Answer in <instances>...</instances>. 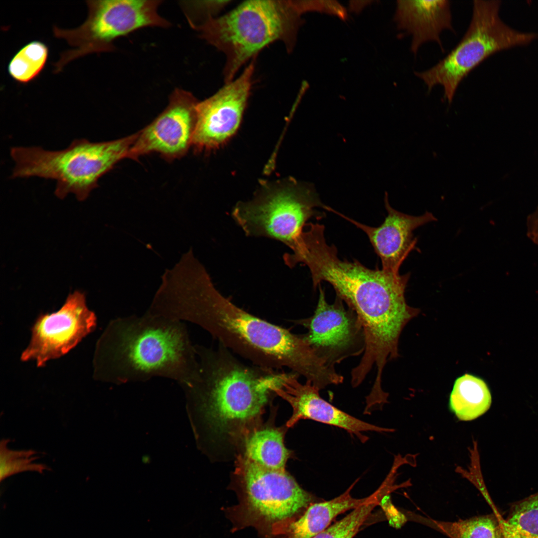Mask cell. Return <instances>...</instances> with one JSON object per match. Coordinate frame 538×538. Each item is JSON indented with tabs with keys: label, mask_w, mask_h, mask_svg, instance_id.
Masks as SVG:
<instances>
[{
	"label": "cell",
	"mask_w": 538,
	"mask_h": 538,
	"mask_svg": "<svg viewBox=\"0 0 538 538\" xmlns=\"http://www.w3.org/2000/svg\"><path fill=\"white\" fill-rule=\"evenodd\" d=\"M324 229L319 223L309 224L291 263L308 267L314 289L323 281L331 284L337 296L355 312L365 338V350L356 371L366 376L374 367L377 377H381L388 362L399 356L403 330L419 312L405 298L410 273L371 269L356 260H340L336 247L327 243Z\"/></svg>",
	"instance_id": "obj_1"
},
{
	"label": "cell",
	"mask_w": 538,
	"mask_h": 538,
	"mask_svg": "<svg viewBox=\"0 0 538 538\" xmlns=\"http://www.w3.org/2000/svg\"><path fill=\"white\" fill-rule=\"evenodd\" d=\"M175 318L195 324L233 353L254 365L279 371L285 367L317 384L329 368L302 335H296L242 309L200 276L180 297Z\"/></svg>",
	"instance_id": "obj_2"
},
{
	"label": "cell",
	"mask_w": 538,
	"mask_h": 538,
	"mask_svg": "<svg viewBox=\"0 0 538 538\" xmlns=\"http://www.w3.org/2000/svg\"><path fill=\"white\" fill-rule=\"evenodd\" d=\"M195 349L199 376L183 387L203 410L219 459L236 458L244 436L261 422L273 389L286 373L248 366L220 343L216 348L197 344Z\"/></svg>",
	"instance_id": "obj_3"
},
{
	"label": "cell",
	"mask_w": 538,
	"mask_h": 538,
	"mask_svg": "<svg viewBox=\"0 0 538 538\" xmlns=\"http://www.w3.org/2000/svg\"><path fill=\"white\" fill-rule=\"evenodd\" d=\"M94 366L96 379L115 384L160 377L184 386L200 373L186 325L147 311L109 322L97 343Z\"/></svg>",
	"instance_id": "obj_4"
},
{
	"label": "cell",
	"mask_w": 538,
	"mask_h": 538,
	"mask_svg": "<svg viewBox=\"0 0 538 538\" xmlns=\"http://www.w3.org/2000/svg\"><path fill=\"white\" fill-rule=\"evenodd\" d=\"M292 0H248L220 17L196 27L201 37L226 56V83L267 45L282 41L288 52L294 48L303 23Z\"/></svg>",
	"instance_id": "obj_5"
},
{
	"label": "cell",
	"mask_w": 538,
	"mask_h": 538,
	"mask_svg": "<svg viewBox=\"0 0 538 538\" xmlns=\"http://www.w3.org/2000/svg\"><path fill=\"white\" fill-rule=\"evenodd\" d=\"M232 478L238 502L225 512L233 532L252 527L261 538H277L314 503L285 469L267 468L241 455Z\"/></svg>",
	"instance_id": "obj_6"
},
{
	"label": "cell",
	"mask_w": 538,
	"mask_h": 538,
	"mask_svg": "<svg viewBox=\"0 0 538 538\" xmlns=\"http://www.w3.org/2000/svg\"><path fill=\"white\" fill-rule=\"evenodd\" d=\"M137 135L98 142L76 139L67 148L56 151L38 146L12 147L10 155L14 166L11 178L54 180V194L58 198L73 193L78 200L84 201L98 186L99 179L127 157Z\"/></svg>",
	"instance_id": "obj_7"
},
{
	"label": "cell",
	"mask_w": 538,
	"mask_h": 538,
	"mask_svg": "<svg viewBox=\"0 0 538 538\" xmlns=\"http://www.w3.org/2000/svg\"><path fill=\"white\" fill-rule=\"evenodd\" d=\"M501 2L500 0H474L470 23L459 43L433 67L414 72L428 92L441 85L444 98L450 104L461 82L487 58L538 39V32L520 31L505 23L499 15Z\"/></svg>",
	"instance_id": "obj_8"
},
{
	"label": "cell",
	"mask_w": 538,
	"mask_h": 538,
	"mask_svg": "<svg viewBox=\"0 0 538 538\" xmlns=\"http://www.w3.org/2000/svg\"><path fill=\"white\" fill-rule=\"evenodd\" d=\"M263 183L252 200L236 204L232 218L247 236L274 239L291 250L307 221L323 216L316 209L327 206L311 183L292 178Z\"/></svg>",
	"instance_id": "obj_9"
},
{
	"label": "cell",
	"mask_w": 538,
	"mask_h": 538,
	"mask_svg": "<svg viewBox=\"0 0 538 538\" xmlns=\"http://www.w3.org/2000/svg\"><path fill=\"white\" fill-rule=\"evenodd\" d=\"M161 1L144 0H87L88 15L80 26L63 29L54 26L55 37L65 40L73 49L61 53L54 65L58 73L69 62L93 53L113 51L114 40L140 28L167 27L170 23L157 9Z\"/></svg>",
	"instance_id": "obj_10"
},
{
	"label": "cell",
	"mask_w": 538,
	"mask_h": 538,
	"mask_svg": "<svg viewBox=\"0 0 538 538\" xmlns=\"http://www.w3.org/2000/svg\"><path fill=\"white\" fill-rule=\"evenodd\" d=\"M97 318L87 306L84 292L70 293L57 311L40 315L31 328V337L22 352V361H35L41 367L74 348L95 330Z\"/></svg>",
	"instance_id": "obj_11"
},
{
	"label": "cell",
	"mask_w": 538,
	"mask_h": 538,
	"mask_svg": "<svg viewBox=\"0 0 538 538\" xmlns=\"http://www.w3.org/2000/svg\"><path fill=\"white\" fill-rule=\"evenodd\" d=\"M318 286L314 314L297 320V323L307 329V332L302 335L315 354L335 367L344 359L364 353V332L355 312L349 307L346 309L337 296L333 303H328L323 288L320 284Z\"/></svg>",
	"instance_id": "obj_12"
},
{
	"label": "cell",
	"mask_w": 538,
	"mask_h": 538,
	"mask_svg": "<svg viewBox=\"0 0 538 538\" xmlns=\"http://www.w3.org/2000/svg\"><path fill=\"white\" fill-rule=\"evenodd\" d=\"M198 103L191 93L175 89L164 110L137 132L127 157L137 159L156 152L172 160L185 155L192 145Z\"/></svg>",
	"instance_id": "obj_13"
},
{
	"label": "cell",
	"mask_w": 538,
	"mask_h": 538,
	"mask_svg": "<svg viewBox=\"0 0 538 538\" xmlns=\"http://www.w3.org/2000/svg\"><path fill=\"white\" fill-rule=\"evenodd\" d=\"M254 65L253 61L238 78L199 102L192 145L196 151L218 147L237 132L250 94Z\"/></svg>",
	"instance_id": "obj_14"
},
{
	"label": "cell",
	"mask_w": 538,
	"mask_h": 538,
	"mask_svg": "<svg viewBox=\"0 0 538 538\" xmlns=\"http://www.w3.org/2000/svg\"><path fill=\"white\" fill-rule=\"evenodd\" d=\"M299 375L287 373L280 384L273 389L275 395L286 401L292 409V415L286 423L287 428L293 426L301 419H311L342 428L353 434L362 442L368 437L367 431L384 432L391 429L362 421L338 409L322 399L320 390L306 380L302 384Z\"/></svg>",
	"instance_id": "obj_15"
},
{
	"label": "cell",
	"mask_w": 538,
	"mask_h": 538,
	"mask_svg": "<svg viewBox=\"0 0 538 538\" xmlns=\"http://www.w3.org/2000/svg\"><path fill=\"white\" fill-rule=\"evenodd\" d=\"M384 203L388 214L384 222L377 227L362 224L334 210L333 212L366 234L381 259L382 269L399 274L401 266L415 249L417 240L413 237V231L437 219L428 211L420 216H412L397 211L390 204L387 192Z\"/></svg>",
	"instance_id": "obj_16"
},
{
	"label": "cell",
	"mask_w": 538,
	"mask_h": 538,
	"mask_svg": "<svg viewBox=\"0 0 538 538\" xmlns=\"http://www.w3.org/2000/svg\"><path fill=\"white\" fill-rule=\"evenodd\" d=\"M394 20L399 29L411 35L414 54L427 41L437 42L443 50L441 33L453 31L449 0H398Z\"/></svg>",
	"instance_id": "obj_17"
},
{
	"label": "cell",
	"mask_w": 538,
	"mask_h": 538,
	"mask_svg": "<svg viewBox=\"0 0 538 538\" xmlns=\"http://www.w3.org/2000/svg\"><path fill=\"white\" fill-rule=\"evenodd\" d=\"M356 482L343 494L333 499L310 505L277 538H312L328 528L338 515L353 510L369 501L373 494L361 499L352 496L350 493Z\"/></svg>",
	"instance_id": "obj_18"
},
{
	"label": "cell",
	"mask_w": 538,
	"mask_h": 538,
	"mask_svg": "<svg viewBox=\"0 0 538 538\" xmlns=\"http://www.w3.org/2000/svg\"><path fill=\"white\" fill-rule=\"evenodd\" d=\"M284 429L262 422L244 436L238 455L267 468L285 469L291 451L284 444Z\"/></svg>",
	"instance_id": "obj_19"
},
{
	"label": "cell",
	"mask_w": 538,
	"mask_h": 538,
	"mask_svg": "<svg viewBox=\"0 0 538 538\" xmlns=\"http://www.w3.org/2000/svg\"><path fill=\"white\" fill-rule=\"evenodd\" d=\"M492 397L484 380L465 374L456 379L449 398V407L460 420L476 419L490 408Z\"/></svg>",
	"instance_id": "obj_20"
},
{
	"label": "cell",
	"mask_w": 538,
	"mask_h": 538,
	"mask_svg": "<svg viewBox=\"0 0 538 538\" xmlns=\"http://www.w3.org/2000/svg\"><path fill=\"white\" fill-rule=\"evenodd\" d=\"M500 514L474 517L456 522L424 519L420 522L450 538H504Z\"/></svg>",
	"instance_id": "obj_21"
},
{
	"label": "cell",
	"mask_w": 538,
	"mask_h": 538,
	"mask_svg": "<svg viewBox=\"0 0 538 538\" xmlns=\"http://www.w3.org/2000/svg\"><path fill=\"white\" fill-rule=\"evenodd\" d=\"M49 48L44 42L33 40L22 46L10 60L7 71L16 82L27 84L38 77L44 69Z\"/></svg>",
	"instance_id": "obj_22"
},
{
	"label": "cell",
	"mask_w": 538,
	"mask_h": 538,
	"mask_svg": "<svg viewBox=\"0 0 538 538\" xmlns=\"http://www.w3.org/2000/svg\"><path fill=\"white\" fill-rule=\"evenodd\" d=\"M384 496L383 491L378 489L369 501L312 538H353Z\"/></svg>",
	"instance_id": "obj_23"
},
{
	"label": "cell",
	"mask_w": 538,
	"mask_h": 538,
	"mask_svg": "<svg viewBox=\"0 0 538 538\" xmlns=\"http://www.w3.org/2000/svg\"><path fill=\"white\" fill-rule=\"evenodd\" d=\"M505 521L520 538H538V492L513 503Z\"/></svg>",
	"instance_id": "obj_24"
},
{
	"label": "cell",
	"mask_w": 538,
	"mask_h": 538,
	"mask_svg": "<svg viewBox=\"0 0 538 538\" xmlns=\"http://www.w3.org/2000/svg\"><path fill=\"white\" fill-rule=\"evenodd\" d=\"M9 440L2 439L0 444V479L1 482L14 474L26 471L43 473L48 469L44 464L36 463V452L32 450H16L7 446Z\"/></svg>",
	"instance_id": "obj_25"
},
{
	"label": "cell",
	"mask_w": 538,
	"mask_h": 538,
	"mask_svg": "<svg viewBox=\"0 0 538 538\" xmlns=\"http://www.w3.org/2000/svg\"><path fill=\"white\" fill-rule=\"evenodd\" d=\"M322 4V13H325L338 17L342 20L348 18L346 8L337 0H320Z\"/></svg>",
	"instance_id": "obj_26"
},
{
	"label": "cell",
	"mask_w": 538,
	"mask_h": 538,
	"mask_svg": "<svg viewBox=\"0 0 538 538\" xmlns=\"http://www.w3.org/2000/svg\"><path fill=\"white\" fill-rule=\"evenodd\" d=\"M293 2L301 14L310 11L322 12L320 0H293Z\"/></svg>",
	"instance_id": "obj_27"
},
{
	"label": "cell",
	"mask_w": 538,
	"mask_h": 538,
	"mask_svg": "<svg viewBox=\"0 0 538 538\" xmlns=\"http://www.w3.org/2000/svg\"><path fill=\"white\" fill-rule=\"evenodd\" d=\"M527 234L533 242L538 245V208L527 219Z\"/></svg>",
	"instance_id": "obj_28"
},
{
	"label": "cell",
	"mask_w": 538,
	"mask_h": 538,
	"mask_svg": "<svg viewBox=\"0 0 538 538\" xmlns=\"http://www.w3.org/2000/svg\"><path fill=\"white\" fill-rule=\"evenodd\" d=\"M373 2L374 0H350L348 4L349 10L356 14H360L366 7Z\"/></svg>",
	"instance_id": "obj_29"
},
{
	"label": "cell",
	"mask_w": 538,
	"mask_h": 538,
	"mask_svg": "<svg viewBox=\"0 0 538 538\" xmlns=\"http://www.w3.org/2000/svg\"><path fill=\"white\" fill-rule=\"evenodd\" d=\"M501 524L504 535V538H520L509 527L505 519L502 517Z\"/></svg>",
	"instance_id": "obj_30"
}]
</instances>
